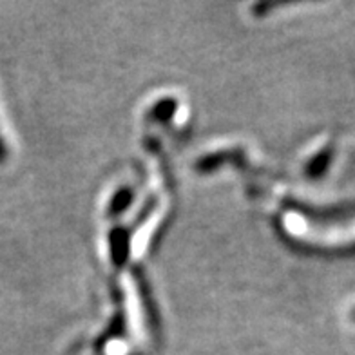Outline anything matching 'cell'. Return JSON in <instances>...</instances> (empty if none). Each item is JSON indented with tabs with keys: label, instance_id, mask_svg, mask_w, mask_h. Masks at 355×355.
<instances>
[{
	"label": "cell",
	"instance_id": "1",
	"mask_svg": "<svg viewBox=\"0 0 355 355\" xmlns=\"http://www.w3.org/2000/svg\"><path fill=\"white\" fill-rule=\"evenodd\" d=\"M332 158H334V147L332 145H328L324 149L319 153L315 158H312L309 165H306V174L310 178H321L322 174L327 173L330 164H332Z\"/></svg>",
	"mask_w": 355,
	"mask_h": 355
},
{
	"label": "cell",
	"instance_id": "2",
	"mask_svg": "<svg viewBox=\"0 0 355 355\" xmlns=\"http://www.w3.org/2000/svg\"><path fill=\"white\" fill-rule=\"evenodd\" d=\"M111 243L116 245L112 248V257L116 265H123V259H127V234L123 230H116V234H112Z\"/></svg>",
	"mask_w": 355,
	"mask_h": 355
},
{
	"label": "cell",
	"instance_id": "3",
	"mask_svg": "<svg viewBox=\"0 0 355 355\" xmlns=\"http://www.w3.org/2000/svg\"><path fill=\"white\" fill-rule=\"evenodd\" d=\"M131 201H132L131 189H122V191H118L116 194H114V198H112L111 207H109V212L114 216L120 214V212H123L127 207L131 205Z\"/></svg>",
	"mask_w": 355,
	"mask_h": 355
},
{
	"label": "cell",
	"instance_id": "4",
	"mask_svg": "<svg viewBox=\"0 0 355 355\" xmlns=\"http://www.w3.org/2000/svg\"><path fill=\"white\" fill-rule=\"evenodd\" d=\"M174 109H176V102H174V100H164V102H159L158 105L153 109V114H155V118H158V120H167V118H171Z\"/></svg>",
	"mask_w": 355,
	"mask_h": 355
},
{
	"label": "cell",
	"instance_id": "5",
	"mask_svg": "<svg viewBox=\"0 0 355 355\" xmlns=\"http://www.w3.org/2000/svg\"><path fill=\"white\" fill-rule=\"evenodd\" d=\"M6 158H8V149H6V144L4 140H2V136H0V164H2Z\"/></svg>",
	"mask_w": 355,
	"mask_h": 355
},
{
	"label": "cell",
	"instance_id": "6",
	"mask_svg": "<svg viewBox=\"0 0 355 355\" xmlns=\"http://www.w3.org/2000/svg\"><path fill=\"white\" fill-rule=\"evenodd\" d=\"M352 315H354V319H355V309H354V312H352Z\"/></svg>",
	"mask_w": 355,
	"mask_h": 355
}]
</instances>
